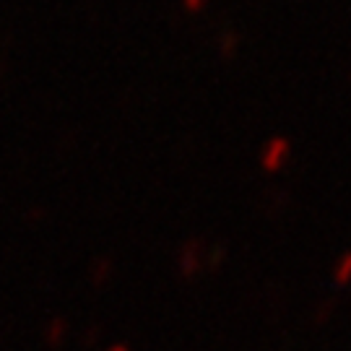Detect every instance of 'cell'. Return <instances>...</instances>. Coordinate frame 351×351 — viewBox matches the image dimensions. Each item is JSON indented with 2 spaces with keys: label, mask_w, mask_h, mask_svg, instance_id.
Instances as JSON below:
<instances>
[{
  "label": "cell",
  "mask_w": 351,
  "mask_h": 351,
  "mask_svg": "<svg viewBox=\"0 0 351 351\" xmlns=\"http://www.w3.org/2000/svg\"><path fill=\"white\" fill-rule=\"evenodd\" d=\"M289 156V143L284 138H274L263 151V169L265 172H276Z\"/></svg>",
  "instance_id": "obj_1"
},
{
  "label": "cell",
  "mask_w": 351,
  "mask_h": 351,
  "mask_svg": "<svg viewBox=\"0 0 351 351\" xmlns=\"http://www.w3.org/2000/svg\"><path fill=\"white\" fill-rule=\"evenodd\" d=\"M333 276H336V284H346V281H351V252H346V255L339 261Z\"/></svg>",
  "instance_id": "obj_2"
},
{
  "label": "cell",
  "mask_w": 351,
  "mask_h": 351,
  "mask_svg": "<svg viewBox=\"0 0 351 351\" xmlns=\"http://www.w3.org/2000/svg\"><path fill=\"white\" fill-rule=\"evenodd\" d=\"M185 5H188L190 11H195V8H201L203 0H185Z\"/></svg>",
  "instance_id": "obj_3"
}]
</instances>
